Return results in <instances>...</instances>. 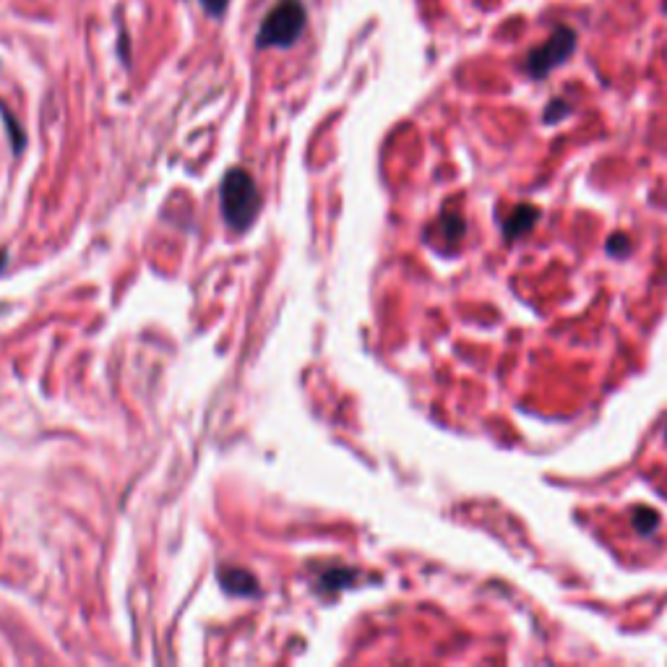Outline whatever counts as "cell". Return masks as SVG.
Here are the masks:
<instances>
[{
  "label": "cell",
  "instance_id": "cell-1",
  "mask_svg": "<svg viewBox=\"0 0 667 667\" xmlns=\"http://www.w3.org/2000/svg\"><path fill=\"white\" fill-rule=\"evenodd\" d=\"M219 199H222L225 222L232 230H245L261 209V193L256 188V180L243 167H232L227 172L222 188H219Z\"/></svg>",
  "mask_w": 667,
  "mask_h": 667
},
{
  "label": "cell",
  "instance_id": "cell-2",
  "mask_svg": "<svg viewBox=\"0 0 667 667\" xmlns=\"http://www.w3.org/2000/svg\"><path fill=\"white\" fill-rule=\"evenodd\" d=\"M305 19L308 16H305V6L300 0H279L277 6L266 14V19L261 21L256 45L261 50H266V47H292L303 34Z\"/></svg>",
  "mask_w": 667,
  "mask_h": 667
},
{
  "label": "cell",
  "instance_id": "cell-3",
  "mask_svg": "<svg viewBox=\"0 0 667 667\" xmlns=\"http://www.w3.org/2000/svg\"><path fill=\"white\" fill-rule=\"evenodd\" d=\"M576 47V34L574 29L568 27H558L553 34H550V40L545 45L535 47L532 53L527 55V68L529 76H535V79H542V76H548L553 68H558L563 60H568V55L574 53Z\"/></svg>",
  "mask_w": 667,
  "mask_h": 667
},
{
  "label": "cell",
  "instance_id": "cell-4",
  "mask_svg": "<svg viewBox=\"0 0 667 667\" xmlns=\"http://www.w3.org/2000/svg\"><path fill=\"white\" fill-rule=\"evenodd\" d=\"M219 584H222L225 592H230V595L248 597L258 592V584L256 579H253V574H248L243 568H222V571H219Z\"/></svg>",
  "mask_w": 667,
  "mask_h": 667
},
{
  "label": "cell",
  "instance_id": "cell-5",
  "mask_svg": "<svg viewBox=\"0 0 667 667\" xmlns=\"http://www.w3.org/2000/svg\"><path fill=\"white\" fill-rule=\"evenodd\" d=\"M540 219V212H537L535 206H519L514 214L506 217L503 222V230H506V238H519L524 232H529L535 227V222Z\"/></svg>",
  "mask_w": 667,
  "mask_h": 667
},
{
  "label": "cell",
  "instance_id": "cell-6",
  "mask_svg": "<svg viewBox=\"0 0 667 667\" xmlns=\"http://www.w3.org/2000/svg\"><path fill=\"white\" fill-rule=\"evenodd\" d=\"M441 230L451 243H456V240L464 235V219L459 217V214H446V217L441 219Z\"/></svg>",
  "mask_w": 667,
  "mask_h": 667
},
{
  "label": "cell",
  "instance_id": "cell-7",
  "mask_svg": "<svg viewBox=\"0 0 667 667\" xmlns=\"http://www.w3.org/2000/svg\"><path fill=\"white\" fill-rule=\"evenodd\" d=\"M657 522H660V516L654 514L652 509H636L634 511V527L639 529L641 535L654 532V529H657Z\"/></svg>",
  "mask_w": 667,
  "mask_h": 667
},
{
  "label": "cell",
  "instance_id": "cell-8",
  "mask_svg": "<svg viewBox=\"0 0 667 667\" xmlns=\"http://www.w3.org/2000/svg\"><path fill=\"white\" fill-rule=\"evenodd\" d=\"M608 248H610V253H613V256H626V253H628V238H626V235H613V238H610V243H608Z\"/></svg>",
  "mask_w": 667,
  "mask_h": 667
},
{
  "label": "cell",
  "instance_id": "cell-9",
  "mask_svg": "<svg viewBox=\"0 0 667 667\" xmlns=\"http://www.w3.org/2000/svg\"><path fill=\"white\" fill-rule=\"evenodd\" d=\"M230 0H201V6H204V11L209 16H222L225 14V8Z\"/></svg>",
  "mask_w": 667,
  "mask_h": 667
},
{
  "label": "cell",
  "instance_id": "cell-10",
  "mask_svg": "<svg viewBox=\"0 0 667 667\" xmlns=\"http://www.w3.org/2000/svg\"><path fill=\"white\" fill-rule=\"evenodd\" d=\"M3 266H6V253L0 251V269H3Z\"/></svg>",
  "mask_w": 667,
  "mask_h": 667
}]
</instances>
